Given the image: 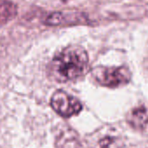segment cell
<instances>
[{
	"instance_id": "cell-3",
	"label": "cell",
	"mask_w": 148,
	"mask_h": 148,
	"mask_svg": "<svg viewBox=\"0 0 148 148\" xmlns=\"http://www.w3.org/2000/svg\"><path fill=\"white\" fill-rule=\"evenodd\" d=\"M53 110L63 118H69L78 114L82 110V103L74 96L63 90H56L50 99Z\"/></svg>"
},
{
	"instance_id": "cell-1",
	"label": "cell",
	"mask_w": 148,
	"mask_h": 148,
	"mask_svg": "<svg viewBox=\"0 0 148 148\" xmlns=\"http://www.w3.org/2000/svg\"><path fill=\"white\" fill-rule=\"evenodd\" d=\"M88 69L87 51L76 45L64 48L52 59L49 75L58 82H67L82 76Z\"/></svg>"
},
{
	"instance_id": "cell-2",
	"label": "cell",
	"mask_w": 148,
	"mask_h": 148,
	"mask_svg": "<svg viewBox=\"0 0 148 148\" xmlns=\"http://www.w3.org/2000/svg\"><path fill=\"white\" fill-rule=\"evenodd\" d=\"M93 75L101 85L109 88L126 85L131 78L130 71L126 67L96 68Z\"/></svg>"
},
{
	"instance_id": "cell-6",
	"label": "cell",
	"mask_w": 148,
	"mask_h": 148,
	"mask_svg": "<svg viewBox=\"0 0 148 148\" xmlns=\"http://www.w3.org/2000/svg\"><path fill=\"white\" fill-rule=\"evenodd\" d=\"M101 148H124L122 142L113 137H106L100 141Z\"/></svg>"
},
{
	"instance_id": "cell-4",
	"label": "cell",
	"mask_w": 148,
	"mask_h": 148,
	"mask_svg": "<svg viewBox=\"0 0 148 148\" xmlns=\"http://www.w3.org/2000/svg\"><path fill=\"white\" fill-rule=\"evenodd\" d=\"M127 121L134 128L142 129L148 124V111L144 106L138 107L129 114Z\"/></svg>"
},
{
	"instance_id": "cell-5",
	"label": "cell",
	"mask_w": 148,
	"mask_h": 148,
	"mask_svg": "<svg viewBox=\"0 0 148 148\" xmlns=\"http://www.w3.org/2000/svg\"><path fill=\"white\" fill-rule=\"evenodd\" d=\"M16 15V7L8 1H0V26L11 20Z\"/></svg>"
}]
</instances>
